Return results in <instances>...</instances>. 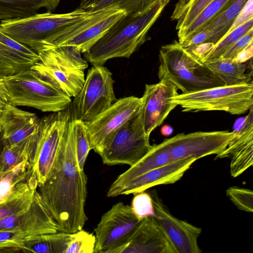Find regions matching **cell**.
Wrapping results in <instances>:
<instances>
[{
  "mask_svg": "<svg viewBox=\"0 0 253 253\" xmlns=\"http://www.w3.org/2000/svg\"><path fill=\"white\" fill-rule=\"evenodd\" d=\"M141 220L131 206L121 202L113 205L94 229L93 253H113L128 241Z\"/></svg>",
  "mask_w": 253,
  "mask_h": 253,
  "instance_id": "13",
  "label": "cell"
},
{
  "mask_svg": "<svg viewBox=\"0 0 253 253\" xmlns=\"http://www.w3.org/2000/svg\"><path fill=\"white\" fill-rule=\"evenodd\" d=\"M73 233L57 232L29 236L21 251L25 253H65Z\"/></svg>",
  "mask_w": 253,
  "mask_h": 253,
  "instance_id": "24",
  "label": "cell"
},
{
  "mask_svg": "<svg viewBox=\"0 0 253 253\" xmlns=\"http://www.w3.org/2000/svg\"><path fill=\"white\" fill-rule=\"evenodd\" d=\"M6 173H0V184Z\"/></svg>",
  "mask_w": 253,
  "mask_h": 253,
  "instance_id": "42",
  "label": "cell"
},
{
  "mask_svg": "<svg viewBox=\"0 0 253 253\" xmlns=\"http://www.w3.org/2000/svg\"><path fill=\"white\" fill-rule=\"evenodd\" d=\"M154 84H146L142 98V110L145 133L148 136L161 126L177 106L170 98L177 95L178 89L167 79Z\"/></svg>",
  "mask_w": 253,
  "mask_h": 253,
  "instance_id": "16",
  "label": "cell"
},
{
  "mask_svg": "<svg viewBox=\"0 0 253 253\" xmlns=\"http://www.w3.org/2000/svg\"><path fill=\"white\" fill-rule=\"evenodd\" d=\"M68 109L41 118L37 159L27 178L29 184L34 189H37L44 182L52 168L71 118Z\"/></svg>",
  "mask_w": 253,
  "mask_h": 253,
  "instance_id": "8",
  "label": "cell"
},
{
  "mask_svg": "<svg viewBox=\"0 0 253 253\" xmlns=\"http://www.w3.org/2000/svg\"><path fill=\"white\" fill-rule=\"evenodd\" d=\"M253 29L248 32L220 57L235 60L237 56L253 43Z\"/></svg>",
  "mask_w": 253,
  "mask_h": 253,
  "instance_id": "37",
  "label": "cell"
},
{
  "mask_svg": "<svg viewBox=\"0 0 253 253\" xmlns=\"http://www.w3.org/2000/svg\"><path fill=\"white\" fill-rule=\"evenodd\" d=\"M233 136L226 130L181 133L164 140L171 160L217 155L227 146Z\"/></svg>",
  "mask_w": 253,
  "mask_h": 253,
  "instance_id": "14",
  "label": "cell"
},
{
  "mask_svg": "<svg viewBox=\"0 0 253 253\" xmlns=\"http://www.w3.org/2000/svg\"><path fill=\"white\" fill-rule=\"evenodd\" d=\"M74 138L76 159L79 168L84 170V164L90 151L84 122L77 119L70 121Z\"/></svg>",
  "mask_w": 253,
  "mask_h": 253,
  "instance_id": "31",
  "label": "cell"
},
{
  "mask_svg": "<svg viewBox=\"0 0 253 253\" xmlns=\"http://www.w3.org/2000/svg\"><path fill=\"white\" fill-rule=\"evenodd\" d=\"M95 235L81 229L73 233L65 253H93Z\"/></svg>",
  "mask_w": 253,
  "mask_h": 253,
  "instance_id": "33",
  "label": "cell"
},
{
  "mask_svg": "<svg viewBox=\"0 0 253 253\" xmlns=\"http://www.w3.org/2000/svg\"><path fill=\"white\" fill-rule=\"evenodd\" d=\"M248 0H233L222 12L209 23L203 30L209 33L206 43L213 46L226 35Z\"/></svg>",
  "mask_w": 253,
  "mask_h": 253,
  "instance_id": "26",
  "label": "cell"
},
{
  "mask_svg": "<svg viewBox=\"0 0 253 253\" xmlns=\"http://www.w3.org/2000/svg\"><path fill=\"white\" fill-rule=\"evenodd\" d=\"M0 230H18L31 236L59 231L55 221L37 190L26 211L0 220Z\"/></svg>",
  "mask_w": 253,
  "mask_h": 253,
  "instance_id": "17",
  "label": "cell"
},
{
  "mask_svg": "<svg viewBox=\"0 0 253 253\" xmlns=\"http://www.w3.org/2000/svg\"><path fill=\"white\" fill-rule=\"evenodd\" d=\"M159 57V79L169 81L182 93L225 85L198 57L178 41L163 45Z\"/></svg>",
  "mask_w": 253,
  "mask_h": 253,
  "instance_id": "3",
  "label": "cell"
},
{
  "mask_svg": "<svg viewBox=\"0 0 253 253\" xmlns=\"http://www.w3.org/2000/svg\"><path fill=\"white\" fill-rule=\"evenodd\" d=\"M172 161L164 141L152 145L141 159L118 176L109 188L107 196L110 197L114 192L132 179Z\"/></svg>",
  "mask_w": 253,
  "mask_h": 253,
  "instance_id": "22",
  "label": "cell"
},
{
  "mask_svg": "<svg viewBox=\"0 0 253 253\" xmlns=\"http://www.w3.org/2000/svg\"><path fill=\"white\" fill-rule=\"evenodd\" d=\"M142 103V97L129 96L117 99L92 120L84 122L90 150L99 154L117 131L140 111Z\"/></svg>",
  "mask_w": 253,
  "mask_h": 253,
  "instance_id": "12",
  "label": "cell"
},
{
  "mask_svg": "<svg viewBox=\"0 0 253 253\" xmlns=\"http://www.w3.org/2000/svg\"><path fill=\"white\" fill-rule=\"evenodd\" d=\"M149 137L144 130L141 107L136 115L117 131L99 155L105 165L126 164L131 167L151 148Z\"/></svg>",
  "mask_w": 253,
  "mask_h": 253,
  "instance_id": "11",
  "label": "cell"
},
{
  "mask_svg": "<svg viewBox=\"0 0 253 253\" xmlns=\"http://www.w3.org/2000/svg\"><path fill=\"white\" fill-rule=\"evenodd\" d=\"M38 55L39 60L31 69L70 97L76 96L83 85L88 67L80 51L73 46H63Z\"/></svg>",
  "mask_w": 253,
  "mask_h": 253,
  "instance_id": "5",
  "label": "cell"
},
{
  "mask_svg": "<svg viewBox=\"0 0 253 253\" xmlns=\"http://www.w3.org/2000/svg\"><path fill=\"white\" fill-rule=\"evenodd\" d=\"M126 13L117 6L95 11L91 16L57 33L51 39L48 49L71 46L84 53Z\"/></svg>",
  "mask_w": 253,
  "mask_h": 253,
  "instance_id": "10",
  "label": "cell"
},
{
  "mask_svg": "<svg viewBox=\"0 0 253 253\" xmlns=\"http://www.w3.org/2000/svg\"><path fill=\"white\" fill-rule=\"evenodd\" d=\"M41 118L9 104L0 114V133L5 145H12L38 135Z\"/></svg>",
  "mask_w": 253,
  "mask_h": 253,
  "instance_id": "20",
  "label": "cell"
},
{
  "mask_svg": "<svg viewBox=\"0 0 253 253\" xmlns=\"http://www.w3.org/2000/svg\"><path fill=\"white\" fill-rule=\"evenodd\" d=\"M10 96L4 78H0V114L10 104Z\"/></svg>",
  "mask_w": 253,
  "mask_h": 253,
  "instance_id": "38",
  "label": "cell"
},
{
  "mask_svg": "<svg viewBox=\"0 0 253 253\" xmlns=\"http://www.w3.org/2000/svg\"><path fill=\"white\" fill-rule=\"evenodd\" d=\"M165 6L156 0L143 12L126 13L84 53V57L93 65H103L112 58H129L146 41Z\"/></svg>",
  "mask_w": 253,
  "mask_h": 253,
  "instance_id": "2",
  "label": "cell"
},
{
  "mask_svg": "<svg viewBox=\"0 0 253 253\" xmlns=\"http://www.w3.org/2000/svg\"><path fill=\"white\" fill-rule=\"evenodd\" d=\"M30 236L18 230H0V252H21L24 241Z\"/></svg>",
  "mask_w": 253,
  "mask_h": 253,
  "instance_id": "34",
  "label": "cell"
},
{
  "mask_svg": "<svg viewBox=\"0 0 253 253\" xmlns=\"http://www.w3.org/2000/svg\"><path fill=\"white\" fill-rule=\"evenodd\" d=\"M233 0H213L185 29L178 31V42L181 44L203 31L213 19L222 12Z\"/></svg>",
  "mask_w": 253,
  "mask_h": 253,
  "instance_id": "28",
  "label": "cell"
},
{
  "mask_svg": "<svg viewBox=\"0 0 253 253\" xmlns=\"http://www.w3.org/2000/svg\"><path fill=\"white\" fill-rule=\"evenodd\" d=\"M99 0H81L78 8L88 11L90 7Z\"/></svg>",
  "mask_w": 253,
  "mask_h": 253,
  "instance_id": "39",
  "label": "cell"
},
{
  "mask_svg": "<svg viewBox=\"0 0 253 253\" xmlns=\"http://www.w3.org/2000/svg\"><path fill=\"white\" fill-rule=\"evenodd\" d=\"M207 68L226 85L252 82L247 74V64L233 59L219 58L204 62Z\"/></svg>",
  "mask_w": 253,
  "mask_h": 253,
  "instance_id": "23",
  "label": "cell"
},
{
  "mask_svg": "<svg viewBox=\"0 0 253 253\" xmlns=\"http://www.w3.org/2000/svg\"><path fill=\"white\" fill-rule=\"evenodd\" d=\"M131 207L136 216L141 220L155 215L152 197L150 193L144 191L134 195Z\"/></svg>",
  "mask_w": 253,
  "mask_h": 253,
  "instance_id": "36",
  "label": "cell"
},
{
  "mask_svg": "<svg viewBox=\"0 0 253 253\" xmlns=\"http://www.w3.org/2000/svg\"><path fill=\"white\" fill-rule=\"evenodd\" d=\"M4 80L10 104L15 106L33 107L42 112L53 113L66 110L72 102L69 96L32 69Z\"/></svg>",
  "mask_w": 253,
  "mask_h": 253,
  "instance_id": "7",
  "label": "cell"
},
{
  "mask_svg": "<svg viewBox=\"0 0 253 253\" xmlns=\"http://www.w3.org/2000/svg\"><path fill=\"white\" fill-rule=\"evenodd\" d=\"M161 131L162 135L169 136L172 134L173 128L170 126L166 125L162 127Z\"/></svg>",
  "mask_w": 253,
  "mask_h": 253,
  "instance_id": "40",
  "label": "cell"
},
{
  "mask_svg": "<svg viewBox=\"0 0 253 253\" xmlns=\"http://www.w3.org/2000/svg\"><path fill=\"white\" fill-rule=\"evenodd\" d=\"M113 253H177V252L154 216H149L141 220L128 241Z\"/></svg>",
  "mask_w": 253,
  "mask_h": 253,
  "instance_id": "18",
  "label": "cell"
},
{
  "mask_svg": "<svg viewBox=\"0 0 253 253\" xmlns=\"http://www.w3.org/2000/svg\"><path fill=\"white\" fill-rule=\"evenodd\" d=\"M37 53L3 32L0 29V78L31 69L39 60Z\"/></svg>",
  "mask_w": 253,
  "mask_h": 253,
  "instance_id": "21",
  "label": "cell"
},
{
  "mask_svg": "<svg viewBox=\"0 0 253 253\" xmlns=\"http://www.w3.org/2000/svg\"><path fill=\"white\" fill-rule=\"evenodd\" d=\"M156 0H99L88 11H95L111 6H117L126 13L143 12L149 8Z\"/></svg>",
  "mask_w": 253,
  "mask_h": 253,
  "instance_id": "32",
  "label": "cell"
},
{
  "mask_svg": "<svg viewBox=\"0 0 253 253\" xmlns=\"http://www.w3.org/2000/svg\"><path fill=\"white\" fill-rule=\"evenodd\" d=\"M170 101L185 112L219 111L241 115L253 107V84L252 81L178 94Z\"/></svg>",
  "mask_w": 253,
  "mask_h": 253,
  "instance_id": "6",
  "label": "cell"
},
{
  "mask_svg": "<svg viewBox=\"0 0 253 253\" xmlns=\"http://www.w3.org/2000/svg\"><path fill=\"white\" fill-rule=\"evenodd\" d=\"M36 191L31 187L27 178L17 183L7 198L0 202V220L26 211Z\"/></svg>",
  "mask_w": 253,
  "mask_h": 253,
  "instance_id": "27",
  "label": "cell"
},
{
  "mask_svg": "<svg viewBox=\"0 0 253 253\" xmlns=\"http://www.w3.org/2000/svg\"><path fill=\"white\" fill-rule=\"evenodd\" d=\"M155 215L154 218L164 230L177 253H201L198 243L202 229L174 216L160 198L157 191L150 192Z\"/></svg>",
  "mask_w": 253,
  "mask_h": 253,
  "instance_id": "15",
  "label": "cell"
},
{
  "mask_svg": "<svg viewBox=\"0 0 253 253\" xmlns=\"http://www.w3.org/2000/svg\"><path fill=\"white\" fill-rule=\"evenodd\" d=\"M60 0H0V21L32 15L42 8L54 10Z\"/></svg>",
  "mask_w": 253,
  "mask_h": 253,
  "instance_id": "25",
  "label": "cell"
},
{
  "mask_svg": "<svg viewBox=\"0 0 253 253\" xmlns=\"http://www.w3.org/2000/svg\"><path fill=\"white\" fill-rule=\"evenodd\" d=\"M160 1L162 4L165 5H166L170 1V0H158Z\"/></svg>",
  "mask_w": 253,
  "mask_h": 253,
  "instance_id": "41",
  "label": "cell"
},
{
  "mask_svg": "<svg viewBox=\"0 0 253 253\" xmlns=\"http://www.w3.org/2000/svg\"><path fill=\"white\" fill-rule=\"evenodd\" d=\"M196 161L193 158L179 159L150 170L131 180L114 192L110 197L135 195L155 186L174 183Z\"/></svg>",
  "mask_w": 253,
  "mask_h": 253,
  "instance_id": "19",
  "label": "cell"
},
{
  "mask_svg": "<svg viewBox=\"0 0 253 253\" xmlns=\"http://www.w3.org/2000/svg\"><path fill=\"white\" fill-rule=\"evenodd\" d=\"M78 8L68 13L50 12L0 21V29L5 34L38 54L48 50L52 37L58 32L92 15Z\"/></svg>",
  "mask_w": 253,
  "mask_h": 253,
  "instance_id": "4",
  "label": "cell"
},
{
  "mask_svg": "<svg viewBox=\"0 0 253 253\" xmlns=\"http://www.w3.org/2000/svg\"><path fill=\"white\" fill-rule=\"evenodd\" d=\"M253 29V18L234 29L200 57L203 62L220 58L237 41Z\"/></svg>",
  "mask_w": 253,
  "mask_h": 253,
  "instance_id": "30",
  "label": "cell"
},
{
  "mask_svg": "<svg viewBox=\"0 0 253 253\" xmlns=\"http://www.w3.org/2000/svg\"><path fill=\"white\" fill-rule=\"evenodd\" d=\"M227 196L240 210L253 212V192L251 189L232 186L226 191Z\"/></svg>",
  "mask_w": 253,
  "mask_h": 253,
  "instance_id": "35",
  "label": "cell"
},
{
  "mask_svg": "<svg viewBox=\"0 0 253 253\" xmlns=\"http://www.w3.org/2000/svg\"><path fill=\"white\" fill-rule=\"evenodd\" d=\"M213 0H178L170 17L176 20V29L182 30L188 26L201 11Z\"/></svg>",
  "mask_w": 253,
  "mask_h": 253,
  "instance_id": "29",
  "label": "cell"
},
{
  "mask_svg": "<svg viewBox=\"0 0 253 253\" xmlns=\"http://www.w3.org/2000/svg\"><path fill=\"white\" fill-rule=\"evenodd\" d=\"M112 73L103 65H93L72 102L75 118L89 122L117 100Z\"/></svg>",
  "mask_w": 253,
  "mask_h": 253,
  "instance_id": "9",
  "label": "cell"
},
{
  "mask_svg": "<svg viewBox=\"0 0 253 253\" xmlns=\"http://www.w3.org/2000/svg\"><path fill=\"white\" fill-rule=\"evenodd\" d=\"M70 121L52 168L39 192L58 231L74 233L82 229L87 220L84 209L87 177L78 165Z\"/></svg>",
  "mask_w": 253,
  "mask_h": 253,
  "instance_id": "1",
  "label": "cell"
}]
</instances>
